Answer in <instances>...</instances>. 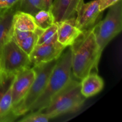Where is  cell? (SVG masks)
I'll list each match as a JSON object with an SVG mask.
<instances>
[{
    "mask_svg": "<svg viewBox=\"0 0 122 122\" xmlns=\"http://www.w3.org/2000/svg\"><path fill=\"white\" fill-rule=\"evenodd\" d=\"M25 116L20 119L21 122H48L50 118L47 114L41 112H30L29 114H25Z\"/></svg>",
    "mask_w": 122,
    "mask_h": 122,
    "instance_id": "19",
    "label": "cell"
},
{
    "mask_svg": "<svg viewBox=\"0 0 122 122\" xmlns=\"http://www.w3.org/2000/svg\"><path fill=\"white\" fill-rule=\"evenodd\" d=\"M65 48L58 41L36 45L29 55L31 64L34 66L58 59Z\"/></svg>",
    "mask_w": 122,
    "mask_h": 122,
    "instance_id": "9",
    "label": "cell"
},
{
    "mask_svg": "<svg viewBox=\"0 0 122 122\" xmlns=\"http://www.w3.org/2000/svg\"><path fill=\"white\" fill-rule=\"evenodd\" d=\"M120 0H102L100 2V10L102 12L107 8H109L111 6L113 5Z\"/></svg>",
    "mask_w": 122,
    "mask_h": 122,
    "instance_id": "23",
    "label": "cell"
},
{
    "mask_svg": "<svg viewBox=\"0 0 122 122\" xmlns=\"http://www.w3.org/2000/svg\"><path fill=\"white\" fill-rule=\"evenodd\" d=\"M86 98L81 91V81L73 75L66 87L60 92L51 103L41 112L47 114L51 119L79 110L84 104Z\"/></svg>",
    "mask_w": 122,
    "mask_h": 122,
    "instance_id": "3",
    "label": "cell"
},
{
    "mask_svg": "<svg viewBox=\"0 0 122 122\" xmlns=\"http://www.w3.org/2000/svg\"><path fill=\"white\" fill-rule=\"evenodd\" d=\"M100 2H101V1H102V0H100Z\"/></svg>",
    "mask_w": 122,
    "mask_h": 122,
    "instance_id": "25",
    "label": "cell"
},
{
    "mask_svg": "<svg viewBox=\"0 0 122 122\" xmlns=\"http://www.w3.org/2000/svg\"><path fill=\"white\" fill-rule=\"evenodd\" d=\"M58 26L56 23H54L51 26L48 27L45 30H44L38 36V42L36 45L44 44V42L52 38L54 35L57 33Z\"/></svg>",
    "mask_w": 122,
    "mask_h": 122,
    "instance_id": "20",
    "label": "cell"
},
{
    "mask_svg": "<svg viewBox=\"0 0 122 122\" xmlns=\"http://www.w3.org/2000/svg\"><path fill=\"white\" fill-rule=\"evenodd\" d=\"M71 71L81 81L91 72H98L102 51L97 42L92 29L83 32L71 45Z\"/></svg>",
    "mask_w": 122,
    "mask_h": 122,
    "instance_id": "1",
    "label": "cell"
},
{
    "mask_svg": "<svg viewBox=\"0 0 122 122\" xmlns=\"http://www.w3.org/2000/svg\"><path fill=\"white\" fill-rule=\"evenodd\" d=\"M12 110L13 103L11 85L0 100V122H12L17 118L13 114Z\"/></svg>",
    "mask_w": 122,
    "mask_h": 122,
    "instance_id": "15",
    "label": "cell"
},
{
    "mask_svg": "<svg viewBox=\"0 0 122 122\" xmlns=\"http://www.w3.org/2000/svg\"><path fill=\"white\" fill-rule=\"evenodd\" d=\"M20 0H0V9L9 8L16 5Z\"/></svg>",
    "mask_w": 122,
    "mask_h": 122,
    "instance_id": "22",
    "label": "cell"
},
{
    "mask_svg": "<svg viewBox=\"0 0 122 122\" xmlns=\"http://www.w3.org/2000/svg\"><path fill=\"white\" fill-rule=\"evenodd\" d=\"M122 30V1L109 7L106 17L93 27L92 30L101 50L105 48Z\"/></svg>",
    "mask_w": 122,
    "mask_h": 122,
    "instance_id": "5",
    "label": "cell"
},
{
    "mask_svg": "<svg viewBox=\"0 0 122 122\" xmlns=\"http://www.w3.org/2000/svg\"><path fill=\"white\" fill-rule=\"evenodd\" d=\"M13 27L22 31L36 32L39 35L44 30L37 26L33 15L28 13L16 10L13 15Z\"/></svg>",
    "mask_w": 122,
    "mask_h": 122,
    "instance_id": "14",
    "label": "cell"
},
{
    "mask_svg": "<svg viewBox=\"0 0 122 122\" xmlns=\"http://www.w3.org/2000/svg\"><path fill=\"white\" fill-rule=\"evenodd\" d=\"M65 49L57 59L44 91L32 104L28 113L45 109L71 81L73 77L71 46Z\"/></svg>",
    "mask_w": 122,
    "mask_h": 122,
    "instance_id": "2",
    "label": "cell"
},
{
    "mask_svg": "<svg viewBox=\"0 0 122 122\" xmlns=\"http://www.w3.org/2000/svg\"><path fill=\"white\" fill-rule=\"evenodd\" d=\"M57 60H54L33 66L32 67L35 71L34 81L22 101L12 110L13 114L17 117L27 114L32 104L44 91Z\"/></svg>",
    "mask_w": 122,
    "mask_h": 122,
    "instance_id": "4",
    "label": "cell"
},
{
    "mask_svg": "<svg viewBox=\"0 0 122 122\" xmlns=\"http://www.w3.org/2000/svg\"><path fill=\"white\" fill-rule=\"evenodd\" d=\"M56 23L58 26V41L66 48L71 46L82 33L75 25V19L64 20Z\"/></svg>",
    "mask_w": 122,
    "mask_h": 122,
    "instance_id": "11",
    "label": "cell"
},
{
    "mask_svg": "<svg viewBox=\"0 0 122 122\" xmlns=\"http://www.w3.org/2000/svg\"><path fill=\"white\" fill-rule=\"evenodd\" d=\"M38 36H39V34L34 32L22 40L19 41H14L21 48V50H23L29 56L32 51L34 49L35 46L36 45Z\"/></svg>",
    "mask_w": 122,
    "mask_h": 122,
    "instance_id": "18",
    "label": "cell"
},
{
    "mask_svg": "<svg viewBox=\"0 0 122 122\" xmlns=\"http://www.w3.org/2000/svg\"><path fill=\"white\" fill-rule=\"evenodd\" d=\"M33 17L37 26L42 30H45L55 23L51 10H41L36 13Z\"/></svg>",
    "mask_w": 122,
    "mask_h": 122,
    "instance_id": "16",
    "label": "cell"
},
{
    "mask_svg": "<svg viewBox=\"0 0 122 122\" xmlns=\"http://www.w3.org/2000/svg\"><path fill=\"white\" fill-rule=\"evenodd\" d=\"M14 76H7L0 72V100L11 86Z\"/></svg>",
    "mask_w": 122,
    "mask_h": 122,
    "instance_id": "21",
    "label": "cell"
},
{
    "mask_svg": "<svg viewBox=\"0 0 122 122\" xmlns=\"http://www.w3.org/2000/svg\"><path fill=\"white\" fill-rule=\"evenodd\" d=\"M43 8L45 10H51L53 0H41Z\"/></svg>",
    "mask_w": 122,
    "mask_h": 122,
    "instance_id": "24",
    "label": "cell"
},
{
    "mask_svg": "<svg viewBox=\"0 0 122 122\" xmlns=\"http://www.w3.org/2000/svg\"><path fill=\"white\" fill-rule=\"evenodd\" d=\"M100 0H93L82 4L77 12L75 25L82 32L92 29L101 19Z\"/></svg>",
    "mask_w": 122,
    "mask_h": 122,
    "instance_id": "7",
    "label": "cell"
},
{
    "mask_svg": "<svg viewBox=\"0 0 122 122\" xmlns=\"http://www.w3.org/2000/svg\"><path fill=\"white\" fill-rule=\"evenodd\" d=\"M84 0H54L51 7V13L55 23L76 19L77 12Z\"/></svg>",
    "mask_w": 122,
    "mask_h": 122,
    "instance_id": "10",
    "label": "cell"
},
{
    "mask_svg": "<svg viewBox=\"0 0 122 122\" xmlns=\"http://www.w3.org/2000/svg\"><path fill=\"white\" fill-rule=\"evenodd\" d=\"M104 82L97 72H91L81 81V91L88 98L98 94L103 89Z\"/></svg>",
    "mask_w": 122,
    "mask_h": 122,
    "instance_id": "13",
    "label": "cell"
},
{
    "mask_svg": "<svg viewBox=\"0 0 122 122\" xmlns=\"http://www.w3.org/2000/svg\"><path fill=\"white\" fill-rule=\"evenodd\" d=\"M17 10V4L9 8L0 9V50L4 44L12 38L13 15Z\"/></svg>",
    "mask_w": 122,
    "mask_h": 122,
    "instance_id": "12",
    "label": "cell"
},
{
    "mask_svg": "<svg viewBox=\"0 0 122 122\" xmlns=\"http://www.w3.org/2000/svg\"><path fill=\"white\" fill-rule=\"evenodd\" d=\"M35 77L33 67L26 68L14 75L11 85L13 108L19 104L29 90Z\"/></svg>",
    "mask_w": 122,
    "mask_h": 122,
    "instance_id": "8",
    "label": "cell"
},
{
    "mask_svg": "<svg viewBox=\"0 0 122 122\" xmlns=\"http://www.w3.org/2000/svg\"><path fill=\"white\" fill-rule=\"evenodd\" d=\"M41 10H44L41 0H20L17 3V10L33 15Z\"/></svg>",
    "mask_w": 122,
    "mask_h": 122,
    "instance_id": "17",
    "label": "cell"
},
{
    "mask_svg": "<svg viewBox=\"0 0 122 122\" xmlns=\"http://www.w3.org/2000/svg\"><path fill=\"white\" fill-rule=\"evenodd\" d=\"M29 56L17 45L13 38L4 44L0 50V72L13 76L31 67Z\"/></svg>",
    "mask_w": 122,
    "mask_h": 122,
    "instance_id": "6",
    "label": "cell"
}]
</instances>
